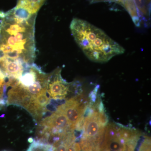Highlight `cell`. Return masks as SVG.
<instances>
[{"label":"cell","mask_w":151,"mask_h":151,"mask_svg":"<svg viewBox=\"0 0 151 151\" xmlns=\"http://www.w3.org/2000/svg\"><path fill=\"white\" fill-rule=\"evenodd\" d=\"M36 16L22 17L13 9L0 12V58L19 62L25 66L33 63Z\"/></svg>","instance_id":"1"},{"label":"cell","mask_w":151,"mask_h":151,"mask_svg":"<svg viewBox=\"0 0 151 151\" xmlns=\"http://www.w3.org/2000/svg\"><path fill=\"white\" fill-rule=\"evenodd\" d=\"M70 28L76 44L91 61L103 63L124 53L125 49L102 30L86 21L73 19Z\"/></svg>","instance_id":"2"},{"label":"cell","mask_w":151,"mask_h":151,"mask_svg":"<svg viewBox=\"0 0 151 151\" xmlns=\"http://www.w3.org/2000/svg\"><path fill=\"white\" fill-rule=\"evenodd\" d=\"M103 103L88 105L84 116L82 133L80 142L83 151H100L108 122V118L103 110Z\"/></svg>","instance_id":"3"},{"label":"cell","mask_w":151,"mask_h":151,"mask_svg":"<svg viewBox=\"0 0 151 151\" xmlns=\"http://www.w3.org/2000/svg\"><path fill=\"white\" fill-rule=\"evenodd\" d=\"M75 83L76 82H66L61 76L60 68H57L49 74L47 86V92L49 94V97L55 100L65 99L69 90Z\"/></svg>","instance_id":"4"},{"label":"cell","mask_w":151,"mask_h":151,"mask_svg":"<svg viewBox=\"0 0 151 151\" xmlns=\"http://www.w3.org/2000/svg\"><path fill=\"white\" fill-rule=\"evenodd\" d=\"M83 97L78 96L66 101L60 105L66 115L71 128L75 130L78 124L84 116L88 105L84 102Z\"/></svg>","instance_id":"5"},{"label":"cell","mask_w":151,"mask_h":151,"mask_svg":"<svg viewBox=\"0 0 151 151\" xmlns=\"http://www.w3.org/2000/svg\"><path fill=\"white\" fill-rule=\"evenodd\" d=\"M24 67L21 63L0 58V68L6 78H19L22 74Z\"/></svg>","instance_id":"6"},{"label":"cell","mask_w":151,"mask_h":151,"mask_svg":"<svg viewBox=\"0 0 151 151\" xmlns=\"http://www.w3.org/2000/svg\"><path fill=\"white\" fill-rule=\"evenodd\" d=\"M45 0H18L16 7L27 11L31 14H37Z\"/></svg>","instance_id":"7"},{"label":"cell","mask_w":151,"mask_h":151,"mask_svg":"<svg viewBox=\"0 0 151 151\" xmlns=\"http://www.w3.org/2000/svg\"><path fill=\"white\" fill-rule=\"evenodd\" d=\"M127 11L129 12L132 17L133 22L136 25H140V19L134 0H124L123 5Z\"/></svg>","instance_id":"8"},{"label":"cell","mask_w":151,"mask_h":151,"mask_svg":"<svg viewBox=\"0 0 151 151\" xmlns=\"http://www.w3.org/2000/svg\"><path fill=\"white\" fill-rule=\"evenodd\" d=\"M134 1L137 9H138V13L140 12V14L147 15L148 12L146 6L145 0H134Z\"/></svg>","instance_id":"9"},{"label":"cell","mask_w":151,"mask_h":151,"mask_svg":"<svg viewBox=\"0 0 151 151\" xmlns=\"http://www.w3.org/2000/svg\"><path fill=\"white\" fill-rule=\"evenodd\" d=\"M5 76L0 68V104L4 103L2 98L4 90V84L5 83Z\"/></svg>","instance_id":"10"},{"label":"cell","mask_w":151,"mask_h":151,"mask_svg":"<svg viewBox=\"0 0 151 151\" xmlns=\"http://www.w3.org/2000/svg\"><path fill=\"white\" fill-rule=\"evenodd\" d=\"M139 151H151L150 139L146 138L141 145Z\"/></svg>","instance_id":"11"},{"label":"cell","mask_w":151,"mask_h":151,"mask_svg":"<svg viewBox=\"0 0 151 151\" xmlns=\"http://www.w3.org/2000/svg\"><path fill=\"white\" fill-rule=\"evenodd\" d=\"M81 147L80 145L78 143H72L68 147L66 151H80Z\"/></svg>","instance_id":"12"},{"label":"cell","mask_w":151,"mask_h":151,"mask_svg":"<svg viewBox=\"0 0 151 151\" xmlns=\"http://www.w3.org/2000/svg\"><path fill=\"white\" fill-rule=\"evenodd\" d=\"M90 1L92 3L105 1L115 2L119 3V4H122V5H123V2H124V0H90Z\"/></svg>","instance_id":"13"}]
</instances>
